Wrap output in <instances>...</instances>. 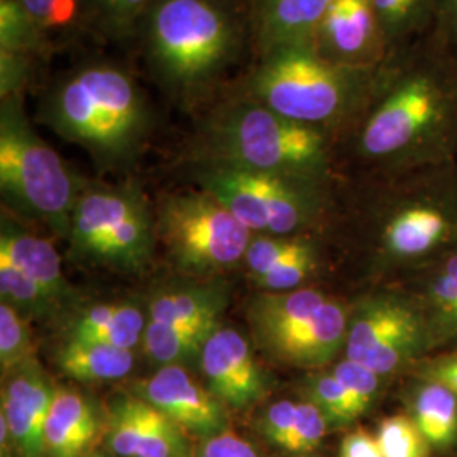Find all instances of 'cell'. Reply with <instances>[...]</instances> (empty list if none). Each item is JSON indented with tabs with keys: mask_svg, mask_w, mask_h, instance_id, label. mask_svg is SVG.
I'll use <instances>...</instances> for the list:
<instances>
[{
	"mask_svg": "<svg viewBox=\"0 0 457 457\" xmlns=\"http://www.w3.org/2000/svg\"><path fill=\"white\" fill-rule=\"evenodd\" d=\"M341 146L371 177L457 162V54L437 26L393 51Z\"/></svg>",
	"mask_w": 457,
	"mask_h": 457,
	"instance_id": "obj_1",
	"label": "cell"
},
{
	"mask_svg": "<svg viewBox=\"0 0 457 457\" xmlns=\"http://www.w3.org/2000/svg\"><path fill=\"white\" fill-rule=\"evenodd\" d=\"M371 179L370 262L385 285L457 253V162Z\"/></svg>",
	"mask_w": 457,
	"mask_h": 457,
	"instance_id": "obj_2",
	"label": "cell"
},
{
	"mask_svg": "<svg viewBox=\"0 0 457 457\" xmlns=\"http://www.w3.org/2000/svg\"><path fill=\"white\" fill-rule=\"evenodd\" d=\"M139 26L151 75L183 104L207 97L245 48L243 24L219 0H153Z\"/></svg>",
	"mask_w": 457,
	"mask_h": 457,
	"instance_id": "obj_3",
	"label": "cell"
},
{
	"mask_svg": "<svg viewBox=\"0 0 457 457\" xmlns=\"http://www.w3.org/2000/svg\"><path fill=\"white\" fill-rule=\"evenodd\" d=\"M41 120L100 163L129 162L153 124L147 96L124 68L107 62L77 66L45 94Z\"/></svg>",
	"mask_w": 457,
	"mask_h": 457,
	"instance_id": "obj_4",
	"label": "cell"
},
{
	"mask_svg": "<svg viewBox=\"0 0 457 457\" xmlns=\"http://www.w3.org/2000/svg\"><path fill=\"white\" fill-rule=\"evenodd\" d=\"M200 162L336 187L337 141L239 92L204 120Z\"/></svg>",
	"mask_w": 457,
	"mask_h": 457,
	"instance_id": "obj_5",
	"label": "cell"
},
{
	"mask_svg": "<svg viewBox=\"0 0 457 457\" xmlns=\"http://www.w3.org/2000/svg\"><path fill=\"white\" fill-rule=\"evenodd\" d=\"M383 68L336 65L312 43L292 45L258 58L241 92L277 114L330 134L339 146L375 96Z\"/></svg>",
	"mask_w": 457,
	"mask_h": 457,
	"instance_id": "obj_6",
	"label": "cell"
},
{
	"mask_svg": "<svg viewBox=\"0 0 457 457\" xmlns=\"http://www.w3.org/2000/svg\"><path fill=\"white\" fill-rule=\"evenodd\" d=\"M85 181L31 126L24 98L0 100V190L17 212L68 237Z\"/></svg>",
	"mask_w": 457,
	"mask_h": 457,
	"instance_id": "obj_7",
	"label": "cell"
},
{
	"mask_svg": "<svg viewBox=\"0 0 457 457\" xmlns=\"http://www.w3.org/2000/svg\"><path fill=\"white\" fill-rule=\"evenodd\" d=\"M351 302L303 287L262 292L247 305V322L268 360L303 371L334 364L344 354Z\"/></svg>",
	"mask_w": 457,
	"mask_h": 457,
	"instance_id": "obj_8",
	"label": "cell"
},
{
	"mask_svg": "<svg viewBox=\"0 0 457 457\" xmlns=\"http://www.w3.org/2000/svg\"><path fill=\"white\" fill-rule=\"evenodd\" d=\"M195 180L253 234L307 236L336 211V187L200 162Z\"/></svg>",
	"mask_w": 457,
	"mask_h": 457,
	"instance_id": "obj_9",
	"label": "cell"
},
{
	"mask_svg": "<svg viewBox=\"0 0 457 457\" xmlns=\"http://www.w3.org/2000/svg\"><path fill=\"white\" fill-rule=\"evenodd\" d=\"M430 354L422 311L402 287L379 285L351 302L344 358L393 383Z\"/></svg>",
	"mask_w": 457,
	"mask_h": 457,
	"instance_id": "obj_10",
	"label": "cell"
},
{
	"mask_svg": "<svg viewBox=\"0 0 457 457\" xmlns=\"http://www.w3.org/2000/svg\"><path fill=\"white\" fill-rule=\"evenodd\" d=\"M68 239L71 249L87 260L115 270L141 271L151 260L156 222L137 187L85 183Z\"/></svg>",
	"mask_w": 457,
	"mask_h": 457,
	"instance_id": "obj_11",
	"label": "cell"
},
{
	"mask_svg": "<svg viewBox=\"0 0 457 457\" xmlns=\"http://www.w3.org/2000/svg\"><path fill=\"white\" fill-rule=\"evenodd\" d=\"M156 236L180 273L209 278L243 262L254 234L200 188L164 196L158 207Z\"/></svg>",
	"mask_w": 457,
	"mask_h": 457,
	"instance_id": "obj_12",
	"label": "cell"
},
{
	"mask_svg": "<svg viewBox=\"0 0 457 457\" xmlns=\"http://www.w3.org/2000/svg\"><path fill=\"white\" fill-rule=\"evenodd\" d=\"M104 410V444L111 456H195V439L134 393H117Z\"/></svg>",
	"mask_w": 457,
	"mask_h": 457,
	"instance_id": "obj_13",
	"label": "cell"
},
{
	"mask_svg": "<svg viewBox=\"0 0 457 457\" xmlns=\"http://www.w3.org/2000/svg\"><path fill=\"white\" fill-rule=\"evenodd\" d=\"M198 370L205 386L230 411L260 405L273 388L245 336L230 327H217L202 349Z\"/></svg>",
	"mask_w": 457,
	"mask_h": 457,
	"instance_id": "obj_14",
	"label": "cell"
},
{
	"mask_svg": "<svg viewBox=\"0 0 457 457\" xmlns=\"http://www.w3.org/2000/svg\"><path fill=\"white\" fill-rule=\"evenodd\" d=\"M128 392L163 411L196 442L232 428L230 410L185 366L158 368L153 375L132 383Z\"/></svg>",
	"mask_w": 457,
	"mask_h": 457,
	"instance_id": "obj_15",
	"label": "cell"
},
{
	"mask_svg": "<svg viewBox=\"0 0 457 457\" xmlns=\"http://www.w3.org/2000/svg\"><path fill=\"white\" fill-rule=\"evenodd\" d=\"M312 46L328 62L358 70L379 68L393 54L371 0H334Z\"/></svg>",
	"mask_w": 457,
	"mask_h": 457,
	"instance_id": "obj_16",
	"label": "cell"
},
{
	"mask_svg": "<svg viewBox=\"0 0 457 457\" xmlns=\"http://www.w3.org/2000/svg\"><path fill=\"white\" fill-rule=\"evenodd\" d=\"M322 251L312 236L254 234L245 260L251 279L262 292L281 294L309 287L322 270Z\"/></svg>",
	"mask_w": 457,
	"mask_h": 457,
	"instance_id": "obj_17",
	"label": "cell"
},
{
	"mask_svg": "<svg viewBox=\"0 0 457 457\" xmlns=\"http://www.w3.org/2000/svg\"><path fill=\"white\" fill-rule=\"evenodd\" d=\"M56 388L37 360L4 379L0 415L9 427L16 457H46L45 427Z\"/></svg>",
	"mask_w": 457,
	"mask_h": 457,
	"instance_id": "obj_18",
	"label": "cell"
},
{
	"mask_svg": "<svg viewBox=\"0 0 457 457\" xmlns=\"http://www.w3.org/2000/svg\"><path fill=\"white\" fill-rule=\"evenodd\" d=\"M254 428L262 441L285 457L317 456L332 434L326 415L309 398H283L258 411Z\"/></svg>",
	"mask_w": 457,
	"mask_h": 457,
	"instance_id": "obj_19",
	"label": "cell"
},
{
	"mask_svg": "<svg viewBox=\"0 0 457 457\" xmlns=\"http://www.w3.org/2000/svg\"><path fill=\"white\" fill-rule=\"evenodd\" d=\"M395 285L407 290L419 303L432 354L457 349V253Z\"/></svg>",
	"mask_w": 457,
	"mask_h": 457,
	"instance_id": "obj_20",
	"label": "cell"
},
{
	"mask_svg": "<svg viewBox=\"0 0 457 457\" xmlns=\"http://www.w3.org/2000/svg\"><path fill=\"white\" fill-rule=\"evenodd\" d=\"M105 430V410L68 386H58L45 427L46 457H88Z\"/></svg>",
	"mask_w": 457,
	"mask_h": 457,
	"instance_id": "obj_21",
	"label": "cell"
},
{
	"mask_svg": "<svg viewBox=\"0 0 457 457\" xmlns=\"http://www.w3.org/2000/svg\"><path fill=\"white\" fill-rule=\"evenodd\" d=\"M334 0H249V29L258 58L273 49L307 45Z\"/></svg>",
	"mask_w": 457,
	"mask_h": 457,
	"instance_id": "obj_22",
	"label": "cell"
},
{
	"mask_svg": "<svg viewBox=\"0 0 457 457\" xmlns=\"http://www.w3.org/2000/svg\"><path fill=\"white\" fill-rule=\"evenodd\" d=\"M0 258L12 262L22 275L29 278L53 311H63L73 303L75 292L66 281L56 249L46 239L16 228L5 217L0 234Z\"/></svg>",
	"mask_w": 457,
	"mask_h": 457,
	"instance_id": "obj_23",
	"label": "cell"
},
{
	"mask_svg": "<svg viewBox=\"0 0 457 457\" xmlns=\"http://www.w3.org/2000/svg\"><path fill=\"white\" fill-rule=\"evenodd\" d=\"M398 393L402 410L420 428L434 454L457 449V395L445 385L420 376H403Z\"/></svg>",
	"mask_w": 457,
	"mask_h": 457,
	"instance_id": "obj_24",
	"label": "cell"
},
{
	"mask_svg": "<svg viewBox=\"0 0 457 457\" xmlns=\"http://www.w3.org/2000/svg\"><path fill=\"white\" fill-rule=\"evenodd\" d=\"M228 288L222 281H205L164 288L147 307V322L215 330L228 307Z\"/></svg>",
	"mask_w": 457,
	"mask_h": 457,
	"instance_id": "obj_25",
	"label": "cell"
},
{
	"mask_svg": "<svg viewBox=\"0 0 457 457\" xmlns=\"http://www.w3.org/2000/svg\"><path fill=\"white\" fill-rule=\"evenodd\" d=\"M146 324L147 313L132 303H100L77 313L66 337L134 351L145 339Z\"/></svg>",
	"mask_w": 457,
	"mask_h": 457,
	"instance_id": "obj_26",
	"label": "cell"
},
{
	"mask_svg": "<svg viewBox=\"0 0 457 457\" xmlns=\"http://www.w3.org/2000/svg\"><path fill=\"white\" fill-rule=\"evenodd\" d=\"M58 370L80 383H109L134 370V351L65 337L54 353Z\"/></svg>",
	"mask_w": 457,
	"mask_h": 457,
	"instance_id": "obj_27",
	"label": "cell"
},
{
	"mask_svg": "<svg viewBox=\"0 0 457 457\" xmlns=\"http://www.w3.org/2000/svg\"><path fill=\"white\" fill-rule=\"evenodd\" d=\"M393 51L430 33L439 19L442 0H371Z\"/></svg>",
	"mask_w": 457,
	"mask_h": 457,
	"instance_id": "obj_28",
	"label": "cell"
},
{
	"mask_svg": "<svg viewBox=\"0 0 457 457\" xmlns=\"http://www.w3.org/2000/svg\"><path fill=\"white\" fill-rule=\"evenodd\" d=\"M300 393L322 410L332 432H345L361 420L349 393L341 379L332 373L330 366L309 371L302 379Z\"/></svg>",
	"mask_w": 457,
	"mask_h": 457,
	"instance_id": "obj_29",
	"label": "cell"
},
{
	"mask_svg": "<svg viewBox=\"0 0 457 457\" xmlns=\"http://www.w3.org/2000/svg\"><path fill=\"white\" fill-rule=\"evenodd\" d=\"M0 51L29 53L39 58L51 53L48 31L16 0H0Z\"/></svg>",
	"mask_w": 457,
	"mask_h": 457,
	"instance_id": "obj_30",
	"label": "cell"
},
{
	"mask_svg": "<svg viewBox=\"0 0 457 457\" xmlns=\"http://www.w3.org/2000/svg\"><path fill=\"white\" fill-rule=\"evenodd\" d=\"M36 361L29 320L7 303H0V368L2 379Z\"/></svg>",
	"mask_w": 457,
	"mask_h": 457,
	"instance_id": "obj_31",
	"label": "cell"
},
{
	"mask_svg": "<svg viewBox=\"0 0 457 457\" xmlns=\"http://www.w3.org/2000/svg\"><path fill=\"white\" fill-rule=\"evenodd\" d=\"M375 436L383 457H434L424 434L403 410L385 417Z\"/></svg>",
	"mask_w": 457,
	"mask_h": 457,
	"instance_id": "obj_32",
	"label": "cell"
},
{
	"mask_svg": "<svg viewBox=\"0 0 457 457\" xmlns=\"http://www.w3.org/2000/svg\"><path fill=\"white\" fill-rule=\"evenodd\" d=\"M39 56L17 51H0V100L24 98L37 68Z\"/></svg>",
	"mask_w": 457,
	"mask_h": 457,
	"instance_id": "obj_33",
	"label": "cell"
},
{
	"mask_svg": "<svg viewBox=\"0 0 457 457\" xmlns=\"http://www.w3.org/2000/svg\"><path fill=\"white\" fill-rule=\"evenodd\" d=\"M151 4L153 0H111L97 24L114 37L128 36L139 26Z\"/></svg>",
	"mask_w": 457,
	"mask_h": 457,
	"instance_id": "obj_34",
	"label": "cell"
},
{
	"mask_svg": "<svg viewBox=\"0 0 457 457\" xmlns=\"http://www.w3.org/2000/svg\"><path fill=\"white\" fill-rule=\"evenodd\" d=\"M194 457H271L260 449L254 442L249 441L228 428L212 437L196 442Z\"/></svg>",
	"mask_w": 457,
	"mask_h": 457,
	"instance_id": "obj_35",
	"label": "cell"
},
{
	"mask_svg": "<svg viewBox=\"0 0 457 457\" xmlns=\"http://www.w3.org/2000/svg\"><path fill=\"white\" fill-rule=\"evenodd\" d=\"M409 375L434 379L445 385L457 395V349H449L427 356L413 364Z\"/></svg>",
	"mask_w": 457,
	"mask_h": 457,
	"instance_id": "obj_36",
	"label": "cell"
},
{
	"mask_svg": "<svg viewBox=\"0 0 457 457\" xmlns=\"http://www.w3.org/2000/svg\"><path fill=\"white\" fill-rule=\"evenodd\" d=\"M337 457H383V454L375 434L358 424L344 432Z\"/></svg>",
	"mask_w": 457,
	"mask_h": 457,
	"instance_id": "obj_37",
	"label": "cell"
},
{
	"mask_svg": "<svg viewBox=\"0 0 457 457\" xmlns=\"http://www.w3.org/2000/svg\"><path fill=\"white\" fill-rule=\"evenodd\" d=\"M436 26L457 54V0H442L441 12Z\"/></svg>",
	"mask_w": 457,
	"mask_h": 457,
	"instance_id": "obj_38",
	"label": "cell"
},
{
	"mask_svg": "<svg viewBox=\"0 0 457 457\" xmlns=\"http://www.w3.org/2000/svg\"><path fill=\"white\" fill-rule=\"evenodd\" d=\"M31 16L45 28V21L48 17L49 9L54 0H16Z\"/></svg>",
	"mask_w": 457,
	"mask_h": 457,
	"instance_id": "obj_39",
	"label": "cell"
},
{
	"mask_svg": "<svg viewBox=\"0 0 457 457\" xmlns=\"http://www.w3.org/2000/svg\"><path fill=\"white\" fill-rule=\"evenodd\" d=\"M83 4V21L90 19L97 22L100 16L105 12L107 5L111 4V0H82Z\"/></svg>",
	"mask_w": 457,
	"mask_h": 457,
	"instance_id": "obj_40",
	"label": "cell"
},
{
	"mask_svg": "<svg viewBox=\"0 0 457 457\" xmlns=\"http://www.w3.org/2000/svg\"><path fill=\"white\" fill-rule=\"evenodd\" d=\"M88 457H109L107 456V453H102V451H94L92 454Z\"/></svg>",
	"mask_w": 457,
	"mask_h": 457,
	"instance_id": "obj_41",
	"label": "cell"
},
{
	"mask_svg": "<svg viewBox=\"0 0 457 457\" xmlns=\"http://www.w3.org/2000/svg\"><path fill=\"white\" fill-rule=\"evenodd\" d=\"M312 457H320V456H319V454H317V456H312Z\"/></svg>",
	"mask_w": 457,
	"mask_h": 457,
	"instance_id": "obj_42",
	"label": "cell"
}]
</instances>
